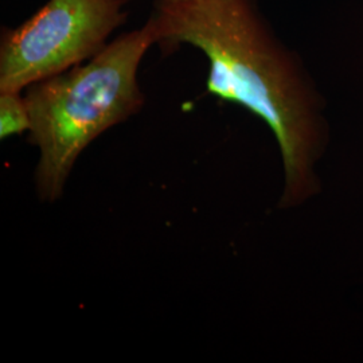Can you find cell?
Listing matches in <instances>:
<instances>
[{
    "instance_id": "obj_1",
    "label": "cell",
    "mask_w": 363,
    "mask_h": 363,
    "mask_svg": "<svg viewBox=\"0 0 363 363\" xmlns=\"http://www.w3.org/2000/svg\"><path fill=\"white\" fill-rule=\"evenodd\" d=\"M156 43L191 45L208 57V93L242 105L279 143L286 186L281 206L311 194L320 139L318 100L296 57L276 38L255 0H156Z\"/></svg>"
},
{
    "instance_id": "obj_2",
    "label": "cell",
    "mask_w": 363,
    "mask_h": 363,
    "mask_svg": "<svg viewBox=\"0 0 363 363\" xmlns=\"http://www.w3.org/2000/svg\"><path fill=\"white\" fill-rule=\"evenodd\" d=\"M154 43L155 28L148 21L108 43L85 65L27 88L30 143L39 151L35 187L40 201L60 199L85 148L143 108L138 72Z\"/></svg>"
},
{
    "instance_id": "obj_3",
    "label": "cell",
    "mask_w": 363,
    "mask_h": 363,
    "mask_svg": "<svg viewBox=\"0 0 363 363\" xmlns=\"http://www.w3.org/2000/svg\"><path fill=\"white\" fill-rule=\"evenodd\" d=\"M127 0H49L0 40V91H22L91 60L125 23Z\"/></svg>"
},
{
    "instance_id": "obj_4",
    "label": "cell",
    "mask_w": 363,
    "mask_h": 363,
    "mask_svg": "<svg viewBox=\"0 0 363 363\" xmlns=\"http://www.w3.org/2000/svg\"><path fill=\"white\" fill-rule=\"evenodd\" d=\"M31 121L26 99L21 91H0V138L1 140L30 130Z\"/></svg>"
},
{
    "instance_id": "obj_5",
    "label": "cell",
    "mask_w": 363,
    "mask_h": 363,
    "mask_svg": "<svg viewBox=\"0 0 363 363\" xmlns=\"http://www.w3.org/2000/svg\"><path fill=\"white\" fill-rule=\"evenodd\" d=\"M171 1H175V0H171Z\"/></svg>"
}]
</instances>
